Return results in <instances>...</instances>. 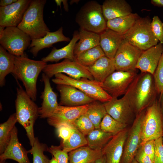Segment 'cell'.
I'll return each mask as SVG.
<instances>
[{
	"mask_svg": "<svg viewBox=\"0 0 163 163\" xmlns=\"http://www.w3.org/2000/svg\"><path fill=\"white\" fill-rule=\"evenodd\" d=\"M140 17L136 13L123 17L116 18L107 21V28L123 35L133 25Z\"/></svg>",
	"mask_w": 163,
	"mask_h": 163,
	"instance_id": "f1b7e54d",
	"label": "cell"
},
{
	"mask_svg": "<svg viewBox=\"0 0 163 163\" xmlns=\"http://www.w3.org/2000/svg\"><path fill=\"white\" fill-rule=\"evenodd\" d=\"M113 136L104 132L100 128L95 129L86 136L87 145L93 149L101 150Z\"/></svg>",
	"mask_w": 163,
	"mask_h": 163,
	"instance_id": "4dcf8cb0",
	"label": "cell"
},
{
	"mask_svg": "<svg viewBox=\"0 0 163 163\" xmlns=\"http://www.w3.org/2000/svg\"><path fill=\"white\" fill-rule=\"evenodd\" d=\"M163 51V44L160 43L145 50L141 54L136 67L141 72L154 75Z\"/></svg>",
	"mask_w": 163,
	"mask_h": 163,
	"instance_id": "d6986e66",
	"label": "cell"
},
{
	"mask_svg": "<svg viewBox=\"0 0 163 163\" xmlns=\"http://www.w3.org/2000/svg\"><path fill=\"white\" fill-rule=\"evenodd\" d=\"M74 126L72 123L62 124L56 129L58 136L62 139V141L68 140L72 135L74 130Z\"/></svg>",
	"mask_w": 163,
	"mask_h": 163,
	"instance_id": "b9f144b4",
	"label": "cell"
},
{
	"mask_svg": "<svg viewBox=\"0 0 163 163\" xmlns=\"http://www.w3.org/2000/svg\"><path fill=\"white\" fill-rule=\"evenodd\" d=\"M60 94L59 105L66 106H78L88 104L94 99L75 87L70 85H57Z\"/></svg>",
	"mask_w": 163,
	"mask_h": 163,
	"instance_id": "e0dca14e",
	"label": "cell"
},
{
	"mask_svg": "<svg viewBox=\"0 0 163 163\" xmlns=\"http://www.w3.org/2000/svg\"><path fill=\"white\" fill-rule=\"evenodd\" d=\"M101 47L97 46L75 56V61L86 67L93 65L98 59L105 56Z\"/></svg>",
	"mask_w": 163,
	"mask_h": 163,
	"instance_id": "d6a6232c",
	"label": "cell"
},
{
	"mask_svg": "<svg viewBox=\"0 0 163 163\" xmlns=\"http://www.w3.org/2000/svg\"><path fill=\"white\" fill-rule=\"evenodd\" d=\"M17 88V97L15 101L16 114L17 121L26 131L30 145L32 146L35 137L34 126L39 116V107L18 83Z\"/></svg>",
	"mask_w": 163,
	"mask_h": 163,
	"instance_id": "3957f363",
	"label": "cell"
},
{
	"mask_svg": "<svg viewBox=\"0 0 163 163\" xmlns=\"http://www.w3.org/2000/svg\"><path fill=\"white\" fill-rule=\"evenodd\" d=\"M42 80L44 83V88L40 98L42 99L41 106L39 107V117L40 118H47L53 112L58 106L57 96L51 87L50 78L43 73Z\"/></svg>",
	"mask_w": 163,
	"mask_h": 163,
	"instance_id": "44dd1931",
	"label": "cell"
},
{
	"mask_svg": "<svg viewBox=\"0 0 163 163\" xmlns=\"http://www.w3.org/2000/svg\"><path fill=\"white\" fill-rule=\"evenodd\" d=\"M138 163H153L150 158L143 151L141 146L134 158Z\"/></svg>",
	"mask_w": 163,
	"mask_h": 163,
	"instance_id": "f6af8a7d",
	"label": "cell"
},
{
	"mask_svg": "<svg viewBox=\"0 0 163 163\" xmlns=\"http://www.w3.org/2000/svg\"><path fill=\"white\" fill-rule=\"evenodd\" d=\"M42 60L29 59L25 55L15 56L14 67L12 73L21 81L28 95L34 101L37 99V82L38 76L47 65Z\"/></svg>",
	"mask_w": 163,
	"mask_h": 163,
	"instance_id": "7a4b0ae2",
	"label": "cell"
},
{
	"mask_svg": "<svg viewBox=\"0 0 163 163\" xmlns=\"http://www.w3.org/2000/svg\"><path fill=\"white\" fill-rule=\"evenodd\" d=\"M151 27L154 36L159 43L163 44V23L158 16L152 18Z\"/></svg>",
	"mask_w": 163,
	"mask_h": 163,
	"instance_id": "60d3db41",
	"label": "cell"
},
{
	"mask_svg": "<svg viewBox=\"0 0 163 163\" xmlns=\"http://www.w3.org/2000/svg\"><path fill=\"white\" fill-rule=\"evenodd\" d=\"M0 163H8L5 162V161H4L2 162H0Z\"/></svg>",
	"mask_w": 163,
	"mask_h": 163,
	"instance_id": "6f0895ef",
	"label": "cell"
},
{
	"mask_svg": "<svg viewBox=\"0 0 163 163\" xmlns=\"http://www.w3.org/2000/svg\"><path fill=\"white\" fill-rule=\"evenodd\" d=\"M88 104L78 106L59 105L53 113L47 118L48 124L56 128L64 123H72L87 111Z\"/></svg>",
	"mask_w": 163,
	"mask_h": 163,
	"instance_id": "2e32d148",
	"label": "cell"
},
{
	"mask_svg": "<svg viewBox=\"0 0 163 163\" xmlns=\"http://www.w3.org/2000/svg\"><path fill=\"white\" fill-rule=\"evenodd\" d=\"M55 1L56 2L57 6H58L59 5L61 8L62 0H55Z\"/></svg>",
	"mask_w": 163,
	"mask_h": 163,
	"instance_id": "db71d44e",
	"label": "cell"
},
{
	"mask_svg": "<svg viewBox=\"0 0 163 163\" xmlns=\"http://www.w3.org/2000/svg\"><path fill=\"white\" fill-rule=\"evenodd\" d=\"M100 35L99 46L105 56L110 59H114L117 50L124 39L123 35L107 28Z\"/></svg>",
	"mask_w": 163,
	"mask_h": 163,
	"instance_id": "603a6c76",
	"label": "cell"
},
{
	"mask_svg": "<svg viewBox=\"0 0 163 163\" xmlns=\"http://www.w3.org/2000/svg\"><path fill=\"white\" fill-rule=\"evenodd\" d=\"M62 2L63 3L64 8L66 11H69V6L67 0H62Z\"/></svg>",
	"mask_w": 163,
	"mask_h": 163,
	"instance_id": "f907efd6",
	"label": "cell"
},
{
	"mask_svg": "<svg viewBox=\"0 0 163 163\" xmlns=\"http://www.w3.org/2000/svg\"><path fill=\"white\" fill-rule=\"evenodd\" d=\"M15 56L11 54L0 46V85L4 86L5 78L9 74L12 73L14 67Z\"/></svg>",
	"mask_w": 163,
	"mask_h": 163,
	"instance_id": "f546056e",
	"label": "cell"
},
{
	"mask_svg": "<svg viewBox=\"0 0 163 163\" xmlns=\"http://www.w3.org/2000/svg\"><path fill=\"white\" fill-rule=\"evenodd\" d=\"M5 28L4 27L0 26V37L2 35Z\"/></svg>",
	"mask_w": 163,
	"mask_h": 163,
	"instance_id": "816d5d0a",
	"label": "cell"
},
{
	"mask_svg": "<svg viewBox=\"0 0 163 163\" xmlns=\"http://www.w3.org/2000/svg\"><path fill=\"white\" fill-rule=\"evenodd\" d=\"M94 80L100 84L116 71L114 59L104 56L98 59L92 66L88 67Z\"/></svg>",
	"mask_w": 163,
	"mask_h": 163,
	"instance_id": "d4e9b609",
	"label": "cell"
},
{
	"mask_svg": "<svg viewBox=\"0 0 163 163\" xmlns=\"http://www.w3.org/2000/svg\"><path fill=\"white\" fill-rule=\"evenodd\" d=\"M151 20L148 17L139 18L124 35V39L129 43L142 50L158 44L159 42L152 30Z\"/></svg>",
	"mask_w": 163,
	"mask_h": 163,
	"instance_id": "52a82bcc",
	"label": "cell"
},
{
	"mask_svg": "<svg viewBox=\"0 0 163 163\" xmlns=\"http://www.w3.org/2000/svg\"><path fill=\"white\" fill-rule=\"evenodd\" d=\"M153 76L158 95H160L163 93V51Z\"/></svg>",
	"mask_w": 163,
	"mask_h": 163,
	"instance_id": "ab89813d",
	"label": "cell"
},
{
	"mask_svg": "<svg viewBox=\"0 0 163 163\" xmlns=\"http://www.w3.org/2000/svg\"><path fill=\"white\" fill-rule=\"evenodd\" d=\"M143 51L124 39L114 59L116 70L127 71L136 69L138 61Z\"/></svg>",
	"mask_w": 163,
	"mask_h": 163,
	"instance_id": "7c38bea8",
	"label": "cell"
},
{
	"mask_svg": "<svg viewBox=\"0 0 163 163\" xmlns=\"http://www.w3.org/2000/svg\"><path fill=\"white\" fill-rule=\"evenodd\" d=\"M54 76L55 78L52 80L54 83L72 86L95 100L104 103L110 101L113 98L94 80L85 78L76 79L62 73L56 74Z\"/></svg>",
	"mask_w": 163,
	"mask_h": 163,
	"instance_id": "ba28073f",
	"label": "cell"
},
{
	"mask_svg": "<svg viewBox=\"0 0 163 163\" xmlns=\"http://www.w3.org/2000/svg\"><path fill=\"white\" fill-rule=\"evenodd\" d=\"M17 0H1L0 1V6H5L10 5L16 2Z\"/></svg>",
	"mask_w": 163,
	"mask_h": 163,
	"instance_id": "bcb514c9",
	"label": "cell"
},
{
	"mask_svg": "<svg viewBox=\"0 0 163 163\" xmlns=\"http://www.w3.org/2000/svg\"><path fill=\"white\" fill-rule=\"evenodd\" d=\"M131 163H138L136 160L134 158Z\"/></svg>",
	"mask_w": 163,
	"mask_h": 163,
	"instance_id": "9f6ffc18",
	"label": "cell"
},
{
	"mask_svg": "<svg viewBox=\"0 0 163 163\" xmlns=\"http://www.w3.org/2000/svg\"><path fill=\"white\" fill-rule=\"evenodd\" d=\"M141 113L136 116L130 128L129 129L121 163H131L141 146Z\"/></svg>",
	"mask_w": 163,
	"mask_h": 163,
	"instance_id": "4fadbf2b",
	"label": "cell"
},
{
	"mask_svg": "<svg viewBox=\"0 0 163 163\" xmlns=\"http://www.w3.org/2000/svg\"><path fill=\"white\" fill-rule=\"evenodd\" d=\"M46 0H32L18 27L31 38H42L50 30L43 18Z\"/></svg>",
	"mask_w": 163,
	"mask_h": 163,
	"instance_id": "277c9868",
	"label": "cell"
},
{
	"mask_svg": "<svg viewBox=\"0 0 163 163\" xmlns=\"http://www.w3.org/2000/svg\"><path fill=\"white\" fill-rule=\"evenodd\" d=\"M128 129L127 128L114 135L102 149L106 163H121Z\"/></svg>",
	"mask_w": 163,
	"mask_h": 163,
	"instance_id": "ac0fdd59",
	"label": "cell"
},
{
	"mask_svg": "<svg viewBox=\"0 0 163 163\" xmlns=\"http://www.w3.org/2000/svg\"><path fill=\"white\" fill-rule=\"evenodd\" d=\"M153 163H163L162 137L155 140V154Z\"/></svg>",
	"mask_w": 163,
	"mask_h": 163,
	"instance_id": "7bdbcfd3",
	"label": "cell"
},
{
	"mask_svg": "<svg viewBox=\"0 0 163 163\" xmlns=\"http://www.w3.org/2000/svg\"><path fill=\"white\" fill-rule=\"evenodd\" d=\"M159 101L160 102V107L162 112L163 121V93L161 95H160Z\"/></svg>",
	"mask_w": 163,
	"mask_h": 163,
	"instance_id": "681fc988",
	"label": "cell"
},
{
	"mask_svg": "<svg viewBox=\"0 0 163 163\" xmlns=\"http://www.w3.org/2000/svg\"><path fill=\"white\" fill-rule=\"evenodd\" d=\"M47 151L54 157L58 163H69V154L60 145H51L48 148Z\"/></svg>",
	"mask_w": 163,
	"mask_h": 163,
	"instance_id": "f35d334b",
	"label": "cell"
},
{
	"mask_svg": "<svg viewBox=\"0 0 163 163\" xmlns=\"http://www.w3.org/2000/svg\"><path fill=\"white\" fill-rule=\"evenodd\" d=\"M102 8L106 21L132 13L131 6L125 0H106L103 3Z\"/></svg>",
	"mask_w": 163,
	"mask_h": 163,
	"instance_id": "cb8c5ba5",
	"label": "cell"
},
{
	"mask_svg": "<svg viewBox=\"0 0 163 163\" xmlns=\"http://www.w3.org/2000/svg\"><path fill=\"white\" fill-rule=\"evenodd\" d=\"M140 146L144 152L150 158L153 163L155 154V140L147 141Z\"/></svg>",
	"mask_w": 163,
	"mask_h": 163,
	"instance_id": "ee69618b",
	"label": "cell"
},
{
	"mask_svg": "<svg viewBox=\"0 0 163 163\" xmlns=\"http://www.w3.org/2000/svg\"><path fill=\"white\" fill-rule=\"evenodd\" d=\"M31 41L30 37L17 27H5L0 37V45L15 56L23 55Z\"/></svg>",
	"mask_w": 163,
	"mask_h": 163,
	"instance_id": "9c48e42d",
	"label": "cell"
},
{
	"mask_svg": "<svg viewBox=\"0 0 163 163\" xmlns=\"http://www.w3.org/2000/svg\"><path fill=\"white\" fill-rule=\"evenodd\" d=\"M127 126L114 119L107 113L101 122L100 128L104 132L114 135L127 129Z\"/></svg>",
	"mask_w": 163,
	"mask_h": 163,
	"instance_id": "d590c367",
	"label": "cell"
},
{
	"mask_svg": "<svg viewBox=\"0 0 163 163\" xmlns=\"http://www.w3.org/2000/svg\"><path fill=\"white\" fill-rule=\"evenodd\" d=\"M141 142L155 140L163 135V121L160 102L156 99L141 112Z\"/></svg>",
	"mask_w": 163,
	"mask_h": 163,
	"instance_id": "5b68a950",
	"label": "cell"
},
{
	"mask_svg": "<svg viewBox=\"0 0 163 163\" xmlns=\"http://www.w3.org/2000/svg\"><path fill=\"white\" fill-rule=\"evenodd\" d=\"M75 21L80 28L99 34L107 28L102 5L95 1H88L81 8Z\"/></svg>",
	"mask_w": 163,
	"mask_h": 163,
	"instance_id": "8992f818",
	"label": "cell"
},
{
	"mask_svg": "<svg viewBox=\"0 0 163 163\" xmlns=\"http://www.w3.org/2000/svg\"><path fill=\"white\" fill-rule=\"evenodd\" d=\"M18 122L15 113L10 116L8 120L0 125V154L5 151L10 140L12 131Z\"/></svg>",
	"mask_w": 163,
	"mask_h": 163,
	"instance_id": "1f68e13d",
	"label": "cell"
},
{
	"mask_svg": "<svg viewBox=\"0 0 163 163\" xmlns=\"http://www.w3.org/2000/svg\"><path fill=\"white\" fill-rule=\"evenodd\" d=\"M72 124L85 136L95 129L94 126L86 113L79 117Z\"/></svg>",
	"mask_w": 163,
	"mask_h": 163,
	"instance_id": "74e56055",
	"label": "cell"
},
{
	"mask_svg": "<svg viewBox=\"0 0 163 163\" xmlns=\"http://www.w3.org/2000/svg\"><path fill=\"white\" fill-rule=\"evenodd\" d=\"M79 0H71L70 2V4L71 5L75 2L76 3H77L78 2H79Z\"/></svg>",
	"mask_w": 163,
	"mask_h": 163,
	"instance_id": "11a10c76",
	"label": "cell"
},
{
	"mask_svg": "<svg viewBox=\"0 0 163 163\" xmlns=\"http://www.w3.org/2000/svg\"><path fill=\"white\" fill-rule=\"evenodd\" d=\"M151 3L155 6L163 7V0H152Z\"/></svg>",
	"mask_w": 163,
	"mask_h": 163,
	"instance_id": "7dc6e473",
	"label": "cell"
},
{
	"mask_svg": "<svg viewBox=\"0 0 163 163\" xmlns=\"http://www.w3.org/2000/svg\"><path fill=\"white\" fill-rule=\"evenodd\" d=\"M94 100L88 104L86 113L92 122L95 129L100 128L101 122L107 114L104 103Z\"/></svg>",
	"mask_w": 163,
	"mask_h": 163,
	"instance_id": "836d02e7",
	"label": "cell"
},
{
	"mask_svg": "<svg viewBox=\"0 0 163 163\" xmlns=\"http://www.w3.org/2000/svg\"><path fill=\"white\" fill-rule=\"evenodd\" d=\"M31 0H17L12 4L0 6V26L18 27Z\"/></svg>",
	"mask_w": 163,
	"mask_h": 163,
	"instance_id": "5bb4252c",
	"label": "cell"
},
{
	"mask_svg": "<svg viewBox=\"0 0 163 163\" xmlns=\"http://www.w3.org/2000/svg\"><path fill=\"white\" fill-rule=\"evenodd\" d=\"M137 75L136 69L127 71H115L102 83L99 84L113 98L124 95Z\"/></svg>",
	"mask_w": 163,
	"mask_h": 163,
	"instance_id": "30bf717a",
	"label": "cell"
},
{
	"mask_svg": "<svg viewBox=\"0 0 163 163\" xmlns=\"http://www.w3.org/2000/svg\"><path fill=\"white\" fill-rule=\"evenodd\" d=\"M158 95L153 75L141 72L136 75L123 97L136 116L157 99Z\"/></svg>",
	"mask_w": 163,
	"mask_h": 163,
	"instance_id": "6da1fadb",
	"label": "cell"
},
{
	"mask_svg": "<svg viewBox=\"0 0 163 163\" xmlns=\"http://www.w3.org/2000/svg\"><path fill=\"white\" fill-rule=\"evenodd\" d=\"M42 71L49 78L56 74L64 73L76 79L85 78L90 80H94L88 67L67 59L59 63L47 64Z\"/></svg>",
	"mask_w": 163,
	"mask_h": 163,
	"instance_id": "8fae6325",
	"label": "cell"
},
{
	"mask_svg": "<svg viewBox=\"0 0 163 163\" xmlns=\"http://www.w3.org/2000/svg\"><path fill=\"white\" fill-rule=\"evenodd\" d=\"M87 145L85 136L74 126L73 132L70 137L65 141H61L60 146L63 150L68 153Z\"/></svg>",
	"mask_w": 163,
	"mask_h": 163,
	"instance_id": "e575fe53",
	"label": "cell"
},
{
	"mask_svg": "<svg viewBox=\"0 0 163 163\" xmlns=\"http://www.w3.org/2000/svg\"><path fill=\"white\" fill-rule=\"evenodd\" d=\"M48 148L46 144L40 143L38 138L35 137L33 145L28 151L33 155V163H50V160L44 154Z\"/></svg>",
	"mask_w": 163,
	"mask_h": 163,
	"instance_id": "8d00e7d4",
	"label": "cell"
},
{
	"mask_svg": "<svg viewBox=\"0 0 163 163\" xmlns=\"http://www.w3.org/2000/svg\"><path fill=\"white\" fill-rule=\"evenodd\" d=\"M79 38L78 31H75L72 40L67 45L59 49L53 47L50 53L46 57L43 58L41 60L46 62H57L63 59L75 61L74 50L75 45Z\"/></svg>",
	"mask_w": 163,
	"mask_h": 163,
	"instance_id": "484cf974",
	"label": "cell"
},
{
	"mask_svg": "<svg viewBox=\"0 0 163 163\" xmlns=\"http://www.w3.org/2000/svg\"><path fill=\"white\" fill-rule=\"evenodd\" d=\"M104 104L107 113L114 119L127 126L133 123L136 115L123 97L120 99L112 98Z\"/></svg>",
	"mask_w": 163,
	"mask_h": 163,
	"instance_id": "9a60e30c",
	"label": "cell"
},
{
	"mask_svg": "<svg viewBox=\"0 0 163 163\" xmlns=\"http://www.w3.org/2000/svg\"><path fill=\"white\" fill-rule=\"evenodd\" d=\"M162 142H163V136H162Z\"/></svg>",
	"mask_w": 163,
	"mask_h": 163,
	"instance_id": "680465c9",
	"label": "cell"
},
{
	"mask_svg": "<svg viewBox=\"0 0 163 163\" xmlns=\"http://www.w3.org/2000/svg\"><path fill=\"white\" fill-rule=\"evenodd\" d=\"M70 38L65 36L63 33V28L61 27L57 30L47 32L43 37L31 40L29 46L30 52L34 57H36L38 52L41 50L46 48H50L55 43L62 42H69Z\"/></svg>",
	"mask_w": 163,
	"mask_h": 163,
	"instance_id": "7402d4cb",
	"label": "cell"
},
{
	"mask_svg": "<svg viewBox=\"0 0 163 163\" xmlns=\"http://www.w3.org/2000/svg\"><path fill=\"white\" fill-rule=\"evenodd\" d=\"M79 40L76 43L74 50V56L85 50L99 45V34L79 28Z\"/></svg>",
	"mask_w": 163,
	"mask_h": 163,
	"instance_id": "83f0119b",
	"label": "cell"
},
{
	"mask_svg": "<svg viewBox=\"0 0 163 163\" xmlns=\"http://www.w3.org/2000/svg\"><path fill=\"white\" fill-rule=\"evenodd\" d=\"M94 163H106L104 156L103 155L101 157L97 159Z\"/></svg>",
	"mask_w": 163,
	"mask_h": 163,
	"instance_id": "c3c4849f",
	"label": "cell"
},
{
	"mask_svg": "<svg viewBox=\"0 0 163 163\" xmlns=\"http://www.w3.org/2000/svg\"><path fill=\"white\" fill-rule=\"evenodd\" d=\"M50 163H58L54 157L52 156L51 159L50 160Z\"/></svg>",
	"mask_w": 163,
	"mask_h": 163,
	"instance_id": "f5cc1de1",
	"label": "cell"
},
{
	"mask_svg": "<svg viewBox=\"0 0 163 163\" xmlns=\"http://www.w3.org/2000/svg\"><path fill=\"white\" fill-rule=\"evenodd\" d=\"M101 150L93 149L88 145L78 148L69 152V163H94L103 155Z\"/></svg>",
	"mask_w": 163,
	"mask_h": 163,
	"instance_id": "4316f807",
	"label": "cell"
},
{
	"mask_svg": "<svg viewBox=\"0 0 163 163\" xmlns=\"http://www.w3.org/2000/svg\"><path fill=\"white\" fill-rule=\"evenodd\" d=\"M28 153L19 142L18 129L15 126L12 131L8 144L0 155V162L11 159L18 163H31L28 157Z\"/></svg>",
	"mask_w": 163,
	"mask_h": 163,
	"instance_id": "ffe728a7",
	"label": "cell"
}]
</instances>
